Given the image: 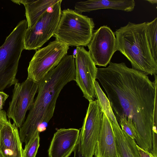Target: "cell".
<instances>
[{
    "mask_svg": "<svg viewBox=\"0 0 157 157\" xmlns=\"http://www.w3.org/2000/svg\"><path fill=\"white\" fill-rule=\"evenodd\" d=\"M80 131L61 128L54 134L48 150L49 157H69L78 143Z\"/></svg>",
    "mask_w": 157,
    "mask_h": 157,
    "instance_id": "12",
    "label": "cell"
},
{
    "mask_svg": "<svg viewBox=\"0 0 157 157\" xmlns=\"http://www.w3.org/2000/svg\"><path fill=\"white\" fill-rule=\"evenodd\" d=\"M121 129L131 138L135 140V134L133 128L125 120H122L118 123Z\"/></svg>",
    "mask_w": 157,
    "mask_h": 157,
    "instance_id": "20",
    "label": "cell"
},
{
    "mask_svg": "<svg viewBox=\"0 0 157 157\" xmlns=\"http://www.w3.org/2000/svg\"><path fill=\"white\" fill-rule=\"evenodd\" d=\"M95 24L92 18L70 9L64 10L53 36L69 46H86L90 42Z\"/></svg>",
    "mask_w": 157,
    "mask_h": 157,
    "instance_id": "5",
    "label": "cell"
},
{
    "mask_svg": "<svg viewBox=\"0 0 157 157\" xmlns=\"http://www.w3.org/2000/svg\"><path fill=\"white\" fill-rule=\"evenodd\" d=\"M146 22H129L114 33L117 51L130 62L132 68L147 75H156L157 62L153 57L148 42Z\"/></svg>",
    "mask_w": 157,
    "mask_h": 157,
    "instance_id": "3",
    "label": "cell"
},
{
    "mask_svg": "<svg viewBox=\"0 0 157 157\" xmlns=\"http://www.w3.org/2000/svg\"><path fill=\"white\" fill-rule=\"evenodd\" d=\"M152 82L146 74L110 62L97 68L96 79L107 95L118 123L125 120L134 129L135 140L144 150L151 152L152 133H157V77Z\"/></svg>",
    "mask_w": 157,
    "mask_h": 157,
    "instance_id": "1",
    "label": "cell"
},
{
    "mask_svg": "<svg viewBox=\"0 0 157 157\" xmlns=\"http://www.w3.org/2000/svg\"><path fill=\"white\" fill-rule=\"evenodd\" d=\"M69 47L56 40L37 50L29 63L27 78L39 83L67 55Z\"/></svg>",
    "mask_w": 157,
    "mask_h": 157,
    "instance_id": "6",
    "label": "cell"
},
{
    "mask_svg": "<svg viewBox=\"0 0 157 157\" xmlns=\"http://www.w3.org/2000/svg\"><path fill=\"white\" fill-rule=\"evenodd\" d=\"M103 113L97 100L89 101L79 142L83 157H93L101 126Z\"/></svg>",
    "mask_w": 157,
    "mask_h": 157,
    "instance_id": "9",
    "label": "cell"
},
{
    "mask_svg": "<svg viewBox=\"0 0 157 157\" xmlns=\"http://www.w3.org/2000/svg\"><path fill=\"white\" fill-rule=\"evenodd\" d=\"M27 28L26 20L20 21L0 47V91L18 82L16 75Z\"/></svg>",
    "mask_w": 157,
    "mask_h": 157,
    "instance_id": "4",
    "label": "cell"
},
{
    "mask_svg": "<svg viewBox=\"0 0 157 157\" xmlns=\"http://www.w3.org/2000/svg\"><path fill=\"white\" fill-rule=\"evenodd\" d=\"M40 133L36 132L26 144L23 149L22 157H36L40 144Z\"/></svg>",
    "mask_w": 157,
    "mask_h": 157,
    "instance_id": "19",
    "label": "cell"
},
{
    "mask_svg": "<svg viewBox=\"0 0 157 157\" xmlns=\"http://www.w3.org/2000/svg\"><path fill=\"white\" fill-rule=\"evenodd\" d=\"M77 85L82 91L83 97L89 101L96 98L95 82L97 67L88 51L83 46L76 47L75 57Z\"/></svg>",
    "mask_w": 157,
    "mask_h": 157,
    "instance_id": "10",
    "label": "cell"
},
{
    "mask_svg": "<svg viewBox=\"0 0 157 157\" xmlns=\"http://www.w3.org/2000/svg\"><path fill=\"white\" fill-rule=\"evenodd\" d=\"M74 152V157H83L81 152L79 140Z\"/></svg>",
    "mask_w": 157,
    "mask_h": 157,
    "instance_id": "23",
    "label": "cell"
},
{
    "mask_svg": "<svg viewBox=\"0 0 157 157\" xmlns=\"http://www.w3.org/2000/svg\"><path fill=\"white\" fill-rule=\"evenodd\" d=\"M62 0L50 7L32 27L27 28L24 37L25 50H36L53 36L61 16Z\"/></svg>",
    "mask_w": 157,
    "mask_h": 157,
    "instance_id": "7",
    "label": "cell"
},
{
    "mask_svg": "<svg viewBox=\"0 0 157 157\" xmlns=\"http://www.w3.org/2000/svg\"><path fill=\"white\" fill-rule=\"evenodd\" d=\"M18 128L10 119L3 120L0 127V152L4 157H22L23 149Z\"/></svg>",
    "mask_w": 157,
    "mask_h": 157,
    "instance_id": "13",
    "label": "cell"
},
{
    "mask_svg": "<svg viewBox=\"0 0 157 157\" xmlns=\"http://www.w3.org/2000/svg\"><path fill=\"white\" fill-rule=\"evenodd\" d=\"M59 0H14V3L23 4L25 8V14L27 28L36 22L43 14L50 7L57 3Z\"/></svg>",
    "mask_w": 157,
    "mask_h": 157,
    "instance_id": "16",
    "label": "cell"
},
{
    "mask_svg": "<svg viewBox=\"0 0 157 157\" xmlns=\"http://www.w3.org/2000/svg\"><path fill=\"white\" fill-rule=\"evenodd\" d=\"M145 1L148 2L152 4H156L157 3V0H146Z\"/></svg>",
    "mask_w": 157,
    "mask_h": 157,
    "instance_id": "25",
    "label": "cell"
},
{
    "mask_svg": "<svg viewBox=\"0 0 157 157\" xmlns=\"http://www.w3.org/2000/svg\"><path fill=\"white\" fill-rule=\"evenodd\" d=\"M75 57L65 55L59 64L39 83L38 93L19 133L22 143L27 144L36 132L45 130L52 117L56 101L64 87L75 81Z\"/></svg>",
    "mask_w": 157,
    "mask_h": 157,
    "instance_id": "2",
    "label": "cell"
},
{
    "mask_svg": "<svg viewBox=\"0 0 157 157\" xmlns=\"http://www.w3.org/2000/svg\"><path fill=\"white\" fill-rule=\"evenodd\" d=\"M0 157H4L2 154L0 152Z\"/></svg>",
    "mask_w": 157,
    "mask_h": 157,
    "instance_id": "26",
    "label": "cell"
},
{
    "mask_svg": "<svg viewBox=\"0 0 157 157\" xmlns=\"http://www.w3.org/2000/svg\"><path fill=\"white\" fill-rule=\"evenodd\" d=\"M7 118L6 112L4 110L0 111V127L2 122L4 120Z\"/></svg>",
    "mask_w": 157,
    "mask_h": 157,
    "instance_id": "24",
    "label": "cell"
},
{
    "mask_svg": "<svg viewBox=\"0 0 157 157\" xmlns=\"http://www.w3.org/2000/svg\"><path fill=\"white\" fill-rule=\"evenodd\" d=\"M111 123L120 157H140L135 140L121 129L117 122Z\"/></svg>",
    "mask_w": 157,
    "mask_h": 157,
    "instance_id": "17",
    "label": "cell"
},
{
    "mask_svg": "<svg viewBox=\"0 0 157 157\" xmlns=\"http://www.w3.org/2000/svg\"><path fill=\"white\" fill-rule=\"evenodd\" d=\"M136 147L139 153L140 157H156L152 154L140 147L136 144Z\"/></svg>",
    "mask_w": 157,
    "mask_h": 157,
    "instance_id": "21",
    "label": "cell"
},
{
    "mask_svg": "<svg viewBox=\"0 0 157 157\" xmlns=\"http://www.w3.org/2000/svg\"><path fill=\"white\" fill-rule=\"evenodd\" d=\"M94 155L95 157H120L111 123L104 113Z\"/></svg>",
    "mask_w": 157,
    "mask_h": 157,
    "instance_id": "14",
    "label": "cell"
},
{
    "mask_svg": "<svg viewBox=\"0 0 157 157\" xmlns=\"http://www.w3.org/2000/svg\"><path fill=\"white\" fill-rule=\"evenodd\" d=\"M39 83L29 78L14 85L7 116L19 128L24 123L26 113L30 109L38 91Z\"/></svg>",
    "mask_w": 157,
    "mask_h": 157,
    "instance_id": "8",
    "label": "cell"
},
{
    "mask_svg": "<svg viewBox=\"0 0 157 157\" xmlns=\"http://www.w3.org/2000/svg\"><path fill=\"white\" fill-rule=\"evenodd\" d=\"M146 22L149 46L153 57L157 62V18L150 22Z\"/></svg>",
    "mask_w": 157,
    "mask_h": 157,
    "instance_id": "18",
    "label": "cell"
},
{
    "mask_svg": "<svg viewBox=\"0 0 157 157\" xmlns=\"http://www.w3.org/2000/svg\"><path fill=\"white\" fill-rule=\"evenodd\" d=\"M135 4L134 0H90L77 2L75 10L81 14L107 9L129 12L133 10Z\"/></svg>",
    "mask_w": 157,
    "mask_h": 157,
    "instance_id": "15",
    "label": "cell"
},
{
    "mask_svg": "<svg viewBox=\"0 0 157 157\" xmlns=\"http://www.w3.org/2000/svg\"><path fill=\"white\" fill-rule=\"evenodd\" d=\"M9 95L2 91H0V111L2 110Z\"/></svg>",
    "mask_w": 157,
    "mask_h": 157,
    "instance_id": "22",
    "label": "cell"
},
{
    "mask_svg": "<svg viewBox=\"0 0 157 157\" xmlns=\"http://www.w3.org/2000/svg\"><path fill=\"white\" fill-rule=\"evenodd\" d=\"M114 33L107 25L94 31L87 45L90 55L96 65L106 67L117 51Z\"/></svg>",
    "mask_w": 157,
    "mask_h": 157,
    "instance_id": "11",
    "label": "cell"
}]
</instances>
